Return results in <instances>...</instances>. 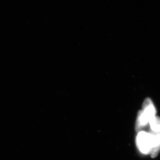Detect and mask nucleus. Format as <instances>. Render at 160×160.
<instances>
[{
    "label": "nucleus",
    "instance_id": "f257e3e1",
    "mask_svg": "<svg viewBox=\"0 0 160 160\" xmlns=\"http://www.w3.org/2000/svg\"><path fill=\"white\" fill-rule=\"evenodd\" d=\"M136 143L139 150L142 153H150L152 146L151 135L146 132H139L137 137Z\"/></svg>",
    "mask_w": 160,
    "mask_h": 160
},
{
    "label": "nucleus",
    "instance_id": "f03ea898",
    "mask_svg": "<svg viewBox=\"0 0 160 160\" xmlns=\"http://www.w3.org/2000/svg\"><path fill=\"white\" fill-rule=\"evenodd\" d=\"M152 140V146L150 156L152 158L156 157L160 151V131H150Z\"/></svg>",
    "mask_w": 160,
    "mask_h": 160
},
{
    "label": "nucleus",
    "instance_id": "7ed1b4c3",
    "mask_svg": "<svg viewBox=\"0 0 160 160\" xmlns=\"http://www.w3.org/2000/svg\"><path fill=\"white\" fill-rule=\"evenodd\" d=\"M142 110L144 114L146 115V116L149 119V122L155 116H156V110L152 101L149 98H147L144 101Z\"/></svg>",
    "mask_w": 160,
    "mask_h": 160
},
{
    "label": "nucleus",
    "instance_id": "20e7f679",
    "mask_svg": "<svg viewBox=\"0 0 160 160\" xmlns=\"http://www.w3.org/2000/svg\"><path fill=\"white\" fill-rule=\"evenodd\" d=\"M149 120L144 114L142 110H140L138 115L136 129L137 131L140 132L144 127L149 124Z\"/></svg>",
    "mask_w": 160,
    "mask_h": 160
}]
</instances>
